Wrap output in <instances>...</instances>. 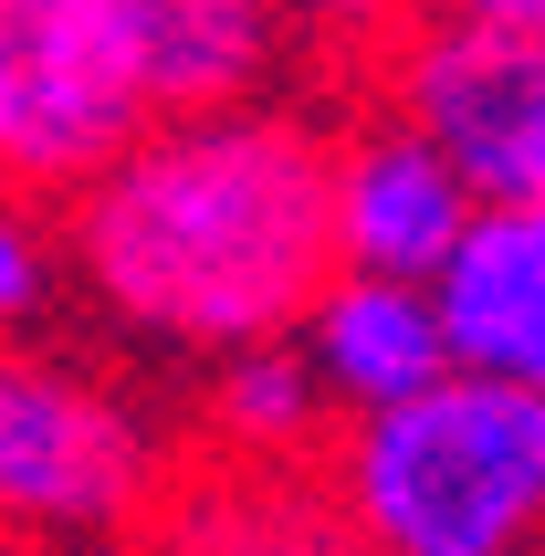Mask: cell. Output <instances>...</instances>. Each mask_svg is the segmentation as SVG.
Returning <instances> with one entry per match:
<instances>
[{"instance_id": "cell-1", "label": "cell", "mask_w": 545, "mask_h": 556, "mask_svg": "<svg viewBox=\"0 0 545 556\" xmlns=\"http://www.w3.org/2000/svg\"><path fill=\"white\" fill-rule=\"evenodd\" d=\"M335 105L231 94L157 116L63 200V283L85 326L137 368H211L294 337L346 274L335 242Z\"/></svg>"}, {"instance_id": "cell-2", "label": "cell", "mask_w": 545, "mask_h": 556, "mask_svg": "<svg viewBox=\"0 0 545 556\" xmlns=\"http://www.w3.org/2000/svg\"><path fill=\"white\" fill-rule=\"evenodd\" d=\"M326 483L367 556H545V389L452 368L335 420Z\"/></svg>"}, {"instance_id": "cell-3", "label": "cell", "mask_w": 545, "mask_h": 556, "mask_svg": "<svg viewBox=\"0 0 545 556\" xmlns=\"http://www.w3.org/2000/svg\"><path fill=\"white\" fill-rule=\"evenodd\" d=\"M179 494L157 409L53 337H0V556H105Z\"/></svg>"}, {"instance_id": "cell-4", "label": "cell", "mask_w": 545, "mask_h": 556, "mask_svg": "<svg viewBox=\"0 0 545 556\" xmlns=\"http://www.w3.org/2000/svg\"><path fill=\"white\" fill-rule=\"evenodd\" d=\"M367 94L420 116L483 200H545V31L430 0L378 42Z\"/></svg>"}, {"instance_id": "cell-5", "label": "cell", "mask_w": 545, "mask_h": 556, "mask_svg": "<svg viewBox=\"0 0 545 556\" xmlns=\"http://www.w3.org/2000/svg\"><path fill=\"white\" fill-rule=\"evenodd\" d=\"M148 94L116 74L74 0H0V189L74 200V189L148 137Z\"/></svg>"}, {"instance_id": "cell-6", "label": "cell", "mask_w": 545, "mask_h": 556, "mask_svg": "<svg viewBox=\"0 0 545 556\" xmlns=\"http://www.w3.org/2000/svg\"><path fill=\"white\" fill-rule=\"evenodd\" d=\"M472 220H483V189L461 179V157L420 116H398L389 94L346 105V126H335V242L357 274L441 283V263L461 252Z\"/></svg>"}, {"instance_id": "cell-7", "label": "cell", "mask_w": 545, "mask_h": 556, "mask_svg": "<svg viewBox=\"0 0 545 556\" xmlns=\"http://www.w3.org/2000/svg\"><path fill=\"white\" fill-rule=\"evenodd\" d=\"M74 11L116 53V74L148 94V116L272 94L294 63V22L272 0H74Z\"/></svg>"}, {"instance_id": "cell-8", "label": "cell", "mask_w": 545, "mask_h": 556, "mask_svg": "<svg viewBox=\"0 0 545 556\" xmlns=\"http://www.w3.org/2000/svg\"><path fill=\"white\" fill-rule=\"evenodd\" d=\"M294 337H304V357H315V378H326V400L346 420L357 409H389V400H420L430 378L461 368L441 283H420V274H357L346 263Z\"/></svg>"}, {"instance_id": "cell-9", "label": "cell", "mask_w": 545, "mask_h": 556, "mask_svg": "<svg viewBox=\"0 0 545 556\" xmlns=\"http://www.w3.org/2000/svg\"><path fill=\"white\" fill-rule=\"evenodd\" d=\"M157 556H367L326 463H211L168 494Z\"/></svg>"}, {"instance_id": "cell-10", "label": "cell", "mask_w": 545, "mask_h": 556, "mask_svg": "<svg viewBox=\"0 0 545 556\" xmlns=\"http://www.w3.org/2000/svg\"><path fill=\"white\" fill-rule=\"evenodd\" d=\"M441 315L461 368L545 389V200H483V220L441 263Z\"/></svg>"}, {"instance_id": "cell-11", "label": "cell", "mask_w": 545, "mask_h": 556, "mask_svg": "<svg viewBox=\"0 0 545 556\" xmlns=\"http://www.w3.org/2000/svg\"><path fill=\"white\" fill-rule=\"evenodd\" d=\"M346 409L326 400V378L304 357V337H263L200 368V441L211 463H326V441Z\"/></svg>"}, {"instance_id": "cell-12", "label": "cell", "mask_w": 545, "mask_h": 556, "mask_svg": "<svg viewBox=\"0 0 545 556\" xmlns=\"http://www.w3.org/2000/svg\"><path fill=\"white\" fill-rule=\"evenodd\" d=\"M63 211L31 189H0V337H42V315L63 305Z\"/></svg>"}, {"instance_id": "cell-13", "label": "cell", "mask_w": 545, "mask_h": 556, "mask_svg": "<svg viewBox=\"0 0 545 556\" xmlns=\"http://www.w3.org/2000/svg\"><path fill=\"white\" fill-rule=\"evenodd\" d=\"M283 22H294V42H389L409 11H430V0H272Z\"/></svg>"}, {"instance_id": "cell-14", "label": "cell", "mask_w": 545, "mask_h": 556, "mask_svg": "<svg viewBox=\"0 0 545 556\" xmlns=\"http://www.w3.org/2000/svg\"><path fill=\"white\" fill-rule=\"evenodd\" d=\"M441 11H483V22H524V31H545V0H441Z\"/></svg>"}]
</instances>
